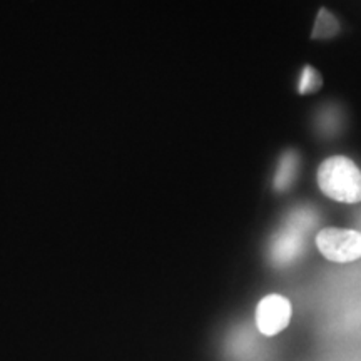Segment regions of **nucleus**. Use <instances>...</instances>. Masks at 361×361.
I'll use <instances>...</instances> for the list:
<instances>
[{
    "label": "nucleus",
    "instance_id": "nucleus-7",
    "mask_svg": "<svg viewBox=\"0 0 361 361\" xmlns=\"http://www.w3.org/2000/svg\"><path fill=\"white\" fill-rule=\"evenodd\" d=\"M323 87V78L313 66H305L301 72L300 84H298V92L301 96H308V94L318 92Z\"/></svg>",
    "mask_w": 361,
    "mask_h": 361
},
{
    "label": "nucleus",
    "instance_id": "nucleus-4",
    "mask_svg": "<svg viewBox=\"0 0 361 361\" xmlns=\"http://www.w3.org/2000/svg\"><path fill=\"white\" fill-rule=\"evenodd\" d=\"M295 224H290L286 229L274 238L273 246H271V256L278 264H286L288 261L295 259L300 255L301 246H303V236H301L300 221L291 219Z\"/></svg>",
    "mask_w": 361,
    "mask_h": 361
},
{
    "label": "nucleus",
    "instance_id": "nucleus-3",
    "mask_svg": "<svg viewBox=\"0 0 361 361\" xmlns=\"http://www.w3.org/2000/svg\"><path fill=\"white\" fill-rule=\"evenodd\" d=\"M293 308L288 298L281 295H268L256 308V326L264 336H274L288 328L291 322Z\"/></svg>",
    "mask_w": 361,
    "mask_h": 361
},
{
    "label": "nucleus",
    "instance_id": "nucleus-6",
    "mask_svg": "<svg viewBox=\"0 0 361 361\" xmlns=\"http://www.w3.org/2000/svg\"><path fill=\"white\" fill-rule=\"evenodd\" d=\"M341 25L340 22L328 8L322 7L316 16L313 30H311V39L313 40H329L340 34Z\"/></svg>",
    "mask_w": 361,
    "mask_h": 361
},
{
    "label": "nucleus",
    "instance_id": "nucleus-2",
    "mask_svg": "<svg viewBox=\"0 0 361 361\" xmlns=\"http://www.w3.org/2000/svg\"><path fill=\"white\" fill-rule=\"evenodd\" d=\"M316 246L328 261L351 263L361 258V233L355 229L324 228L316 236Z\"/></svg>",
    "mask_w": 361,
    "mask_h": 361
},
{
    "label": "nucleus",
    "instance_id": "nucleus-1",
    "mask_svg": "<svg viewBox=\"0 0 361 361\" xmlns=\"http://www.w3.org/2000/svg\"><path fill=\"white\" fill-rule=\"evenodd\" d=\"M318 186L329 200L356 204L361 201V171L348 157H328L318 168Z\"/></svg>",
    "mask_w": 361,
    "mask_h": 361
},
{
    "label": "nucleus",
    "instance_id": "nucleus-5",
    "mask_svg": "<svg viewBox=\"0 0 361 361\" xmlns=\"http://www.w3.org/2000/svg\"><path fill=\"white\" fill-rule=\"evenodd\" d=\"M298 171H300V156L296 151H286L278 161V168L273 179L274 189L278 192L288 191L295 184Z\"/></svg>",
    "mask_w": 361,
    "mask_h": 361
}]
</instances>
